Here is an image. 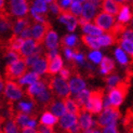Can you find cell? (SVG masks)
<instances>
[{"label": "cell", "mask_w": 133, "mask_h": 133, "mask_svg": "<svg viewBox=\"0 0 133 133\" xmlns=\"http://www.w3.org/2000/svg\"><path fill=\"white\" fill-rule=\"evenodd\" d=\"M63 69V59L61 57V55H57L56 57H54L53 59L50 61V64H49V74L53 77L55 76L57 72L59 74V71Z\"/></svg>", "instance_id": "24"}, {"label": "cell", "mask_w": 133, "mask_h": 133, "mask_svg": "<svg viewBox=\"0 0 133 133\" xmlns=\"http://www.w3.org/2000/svg\"><path fill=\"white\" fill-rule=\"evenodd\" d=\"M11 13L6 12L5 10H2L0 12V34H5L9 30L13 29V24Z\"/></svg>", "instance_id": "11"}, {"label": "cell", "mask_w": 133, "mask_h": 133, "mask_svg": "<svg viewBox=\"0 0 133 133\" xmlns=\"http://www.w3.org/2000/svg\"><path fill=\"white\" fill-rule=\"evenodd\" d=\"M38 81H40V75H38L37 72H35V71H27L17 81V83L23 87V85H25V84H28V85L34 84V83H36Z\"/></svg>", "instance_id": "22"}, {"label": "cell", "mask_w": 133, "mask_h": 133, "mask_svg": "<svg viewBox=\"0 0 133 133\" xmlns=\"http://www.w3.org/2000/svg\"><path fill=\"white\" fill-rule=\"evenodd\" d=\"M82 42L89 46L90 49H92L93 51H98V48H101L98 42V37H93V36H89V35H83L81 37Z\"/></svg>", "instance_id": "33"}, {"label": "cell", "mask_w": 133, "mask_h": 133, "mask_svg": "<svg viewBox=\"0 0 133 133\" xmlns=\"http://www.w3.org/2000/svg\"><path fill=\"white\" fill-rule=\"evenodd\" d=\"M95 16H96V6L92 3V1H87L82 5L81 17L90 23L91 19H93Z\"/></svg>", "instance_id": "20"}, {"label": "cell", "mask_w": 133, "mask_h": 133, "mask_svg": "<svg viewBox=\"0 0 133 133\" xmlns=\"http://www.w3.org/2000/svg\"><path fill=\"white\" fill-rule=\"evenodd\" d=\"M23 43H24V40L19 36L12 35L11 38L9 39V41H8L6 50L14 51V52H16V53H18V54H19V51H21V49H22Z\"/></svg>", "instance_id": "28"}, {"label": "cell", "mask_w": 133, "mask_h": 133, "mask_svg": "<svg viewBox=\"0 0 133 133\" xmlns=\"http://www.w3.org/2000/svg\"><path fill=\"white\" fill-rule=\"evenodd\" d=\"M22 133H38L36 129H31V128H25L22 130Z\"/></svg>", "instance_id": "52"}, {"label": "cell", "mask_w": 133, "mask_h": 133, "mask_svg": "<svg viewBox=\"0 0 133 133\" xmlns=\"http://www.w3.org/2000/svg\"><path fill=\"white\" fill-rule=\"evenodd\" d=\"M29 4L25 0H12L10 1V10L11 15L16 16L17 18L26 17V14L28 13Z\"/></svg>", "instance_id": "9"}, {"label": "cell", "mask_w": 133, "mask_h": 133, "mask_svg": "<svg viewBox=\"0 0 133 133\" xmlns=\"http://www.w3.org/2000/svg\"><path fill=\"white\" fill-rule=\"evenodd\" d=\"M106 83L108 85V89L111 90L121 83V79L118 75H110L106 78Z\"/></svg>", "instance_id": "43"}, {"label": "cell", "mask_w": 133, "mask_h": 133, "mask_svg": "<svg viewBox=\"0 0 133 133\" xmlns=\"http://www.w3.org/2000/svg\"><path fill=\"white\" fill-rule=\"evenodd\" d=\"M37 131H38V133H55L54 130H53V128L44 127V125H40V124H39Z\"/></svg>", "instance_id": "50"}, {"label": "cell", "mask_w": 133, "mask_h": 133, "mask_svg": "<svg viewBox=\"0 0 133 133\" xmlns=\"http://www.w3.org/2000/svg\"><path fill=\"white\" fill-rule=\"evenodd\" d=\"M131 18H133V14L131 13L130 6L122 4L121 10L118 14V22L121 24H124V23H128L129 21H131Z\"/></svg>", "instance_id": "32"}, {"label": "cell", "mask_w": 133, "mask_h": 133, "mask_svg": "<svg viewBox=\"0 0 133 133\" xmlns=\"http://www.w3.org/2000/svg\"><path fill=\"white\" fill-rule=\"evenodd\" d=\"M82 1H71L69 12L74 16H81L82 13Z\"/></svg>", "instance_id": "41"}, {"label": "cell", "mask_w": 133, "mask_h": 133, "mask_svg": "<svg viewBox=\"0 0 133 133\" xmlns=\"http://www.w3.org/2000/svg\"><path fill=\"white\" fill-rule=\"evenodd\" d=\"M48 108L52 114L54 116H56L57 118L58 117L61 118V117H63V116H65L66 114H67V110H66V107H65V104L63 102V99L62 101H53Z\"/></svg>", "instance_id": "21"}, {"label": "cell", "mask_w": 133, "mask_h": 133, "mask_svg": "<svg viewBox=\"0 0 133 133\" xmlns=\"http://www.w3.org/2000/svg\"><path fill=\"white\" fill-rule=\"evenodd\" d=\"M103 133H119L116 127H106L103 129Z\"/></svg>", "instance_id": "51"}, {"label": "cell", "mask_w": 133, "mask_h": 133, "mask_svg": "<svg viewBox=\"0 0 133 133\" xmlns=\"http://www.w3.org/2000/svg\"><path fill=\"white\" fill-rule=\"evenodd\" d=\"M58 21L63 24H65L69 31H74L78 25V18L72 14H70L69 11L63 12V14L58 16Z\"/></svg>", "instance_id": "13"}, {"label": "cell", "mask_w": 133, "mask_h": 133, "mask_svg": "<svg viewBox=\"0 0 133 133\" xmlns=\"http://www.w3.org/2000/svg\"><path fill=\"white\" fill-rule=\"evenodd\" d=\"M121 117V112L119 108H116L114 106H110L108 108H105L99 114L96 122L98 128H106V127H116L117 121Z\"/></svg>", "instance_id": "1"}, {"label": "cell", "mask_w": 133, "mask_h": 133, "mask_svg": "<svg viewBox=\"0 0 133 133\" xmlns=\"http://www.w3.org/2000/svg\"><path fill=\"white\" fill-rule=\"evenodd\" d=\"M118 42H119V46L133 59V41L120 38L118 40Z\"/></svg>", "instance_id": "36"}, {"label": "cell", "mask_w": 133, "mask_h": 133, "mask_svg": "<svg viewBox=\"0 0 133 133\" xmlns=\"http://www.w3.org/2000/svg\"><path fill=\"white\" fill-rule=\"evenodd\" d=\"M58 121V118L56 116H54L51 111H44L41 118H40V125H44V127H49V128H53V125L56 124Z\"/></svg>", "instance_id": "29"}, {"label": "cell", "mask_w": 133, "mask_h": 133, "mask_svg": "<svg viewBox=\"0 0 133 133\" xmlns=\"http://www.w3.org/2000/svg\"><path fill=\"white\" fill-rule=\"evenodd\" d=\"M49 8H50V10H51V12L53 13V14H55V15H57V16L62 15L63 12H64L63 9L61 8V5H59V3L56 2V1H51Z\"/></svg>", "instance_id": "47"}, {"label": "cell", "mask_w": 133, "mask_h": 133, "mask_svg": "<svg viewBox=\"0 0 133 133\" xmlns=\"http://www.w3.org/2000/svg\"><path fill=\"white\" fill-rule=\"evenodd\" d=\"M52 29L51 27V24L49 22H45V23H35L31 27V32H32V38L34 40L37 42L38 45H40L44 40H45V37L48 35L49 30Z\"/></svg>", "instance_id": "6"}, {"label": "cell", "mask_w": 133, "mask_h": 133, "mask_svg": "<svg viewBox=\"0 0 133 133\" xmlns=\"http://www.w3.org/2000/svg\"><path fill=\"white\" fill-rule=\"evenodd\" d=\"M129 88H130L129 80H124V81H121V83L117 85L116 88L109 90L107 97L110 102V105L118 108L119 106L122 104L124 97L127 96L128 92H129Z\"/></svg>", "instance_id": "4"}, {"label": "cell", "mask_w": 133, "mask_h": 133, "mask_svg": "<svg viewBox=\"0 0 133 133\" xmlns=\"http://www.w3.org/2000/svg\"><path fill=\"white\" fill-rule=\"evenodd\" d=\"M115 69V62L109 57H103L99 64V71L103 75H109Z\"/></svg>", "instance_id": "30"}, {"label": "cell", "mask_w": 133, "mask_h": 133, "mask_svg": "<svg viewBox=\"0 0 133 133\" xmlns=\"http://www.w3.org/2000/svg\"><path fill=\"white\" fill-rule=\"evenodd\" d=\"M4 122V117L3 116H0V133H2V129H1V125Z\"/></svg>", "instance_id": "54"}, {"label": "cell", "mask_w": 133, "mask_h": 133, "mask_svg": "<svg viewBox=\"0 0 133 133\" xmlns=\"http://www.w3.org/2000/svg\"><path fill=\"white\" fill-rule=\"evenodd\" d=\"M115 56L117 58V61L120 63L121 65H127L129 63V59H128V55L127 53H125L120 46H118V48L115 50Z\"/></svg>", "instance_id": "39"}, {"label": "cell", "mask_w": 133, "mask_h": 133, "mask_svg": "<svg viewBox=\"0 0 133 133\" xmlns=\"http://www.w3.org/2000/svg\"><path fill=\"white\" fill-rule=\"evenodd\" d=\"M3 88H4V81H3V79H2V77H1V76H0V93H1V92H2Z\"/></svg>", "instance_id": "53"}, {"label": "cell", "mask_w": 133, "mask_h": 133, "mask_svg": "<svg viewBox=\"0 0 133 133\" xmlns=\"http://www.w3.org/2000/svg\"><path fill=\"white\" fill-rule=\"evenodd\" d=\"M48 88L53 95L55 94L57 97L62 98V99L70 96L69 85H68L67 81L63 80L61 77H56V76L51 77L48 82Z\"/></svg>", "instance_id": "3"}, {"label": "cell", "mask_w": 133, "mask_h": 133, "mask_svg": "<svg viewBox=\"0 0 133 133\" xmlns=\"http://www.w3.org/2000/svg\"><path fill=\"white\" fill-rule=\"evenodd\" d=\"M30 118H36V116L35 115H26V114H23V112H21V111H16L13 120H14L15 123L18 125V128H21L23 130L25 128H27Z\"/></svg>", "instance_id": "23"}, {"label": "cell", "mask_w": 133, "mask_h": 133, "mask_svg": "<svg viewBox=\"0 0 133 133\" xmlns=\"http://www.w3.org/2000/svg\"><path fill=\"white\" fill-rule=\"evenodd\" d=\"M78 122V116L72 115V114H66L65 116L61 117L58 119V125L59 128L63 129L64 131L69 130L72 125Z\"/></svg>", "instance_id": "18"}, {"label": "cell", "mask_w": 133, "mask_h": 133, "mask_svg": "<svg viewBox=\"0 0 133 133\" xmlns=\"http://www.w3.org/2000/svg\"><path fill=\"white\" fill-rule=\"evenodd\" d=\"M70 75H71V71L69 68H66V67H63V69L59 71V77H61L63 80H69L70 79Z\"/></svg>", "instance_id": "48"}, {"label": "cell", "mask_w": 133, "mask_h": 133, "mask_svg": "<svg viewBox=\"0 0 133 133\" xmlns=\"http://www.w3.org/2000/svg\"><path fill=\"white\" fill-rule=\"evenodd\" d=\"M26 72H27V65L25 63V59L21 57L11 64H6L4 75L6 81H18Z\"/></svg>", "instance_id": "2"}, {"label": "cell", "mask_w": 133, "mask_h": 133, "mask_svg": "<svg viewBox=\"0 0 133 133\" xmlns=\"http://www.w3.org/2000/svg\"><path fill=\"white\" fill-rule=\"evenodd\" d=\"M82 30L85 32V35L93 37H101L103 35V30L99 27H97L95 24H91V23H88L84 26H82Z\"/></svg>", "instance_id": "34"}, {"label": "cell", "mask_w": 133, "mask_h": 133, "mask_svg": "<svg viewBox=\"0 0 133 133\" xmlns=\"http://www.w3.org/2000/svg\"><path fill=\"white\" fill-rule=\"evenodd\" d=\"M49 64H50V61L48 59V57L44 55H42L38 61L32 65V71L37 72L38 75H43V74H46L49 71Z\"/></svg>", "instance_id": "19"}, {"label": "cell", "mask_w": 133, "mask_h": 133, "mask_svg": "<svg viewBox=\"0 0 133 133\" xmlns=\"http://www.w3.org/2000/svg\"><path fill=\"white\" fill-rule=\"evenodd\" d=\"M94 24L99 27L103 31H107L109 32L110 29L114 27V25L116 24L115 22V16H112L110 14H107L105 12H99L96 14L94 17Z\"/></svg>", "instance_id": "8"}, {"label": "cell", "mask_w": 133, "mask_h": 133, "mask_svg": "<svg viewBox=\"0 0 133 133\" xmlns=\"http://www.w3.org/2000/svg\"><path fill=\"white\" fill-rule=\"evenodd\" d=\"M30 14L31 16L35 18V21H38L39 23H45V22H48V21H45L46 19V15L44 14H41V13H39L35 8H32V6H30Z\"/></svg>", "instance_id": "45"}, {"label": "cell", "mask_w": 133, "mask_h": 133, "mask_svg": "<svg viewBox=\"0 0 133 133\" xmlns=\"http://www.w3.org/2000/svg\"><path fill=\"white\" fill-rule=\"evenodd\" d=\"M50 2L51 1H45V0H36V1H32V8H35L39 13L45 15L46 10H48L46 3H50Z\"/></svg>", "instance_id": "40"}, {"label": "cell", "mask_w": 133, "mask_h": 133, "mask_svg": "<svg viewBox=\"0 0 133 133\" xmlns=\"http://www.w3.org/2000/svg\"><path fill=\"white\" fill-rule=\"evenodd\" d=\"M116 37H114L112 35L106 32L105 35H102L101 37H98V42H99V45L101 46H108V45H111L116 42Z\"/></svg>", "instance_id": "38"}, {"label": "cell", "mask_w": 133, "mask_h": 133, "mask_svg": "<svg viewBox=\"0 0 133 133\" xmlns=\"http://www.w3.org/2000/svg\"><path fill=\"white\" fill-rule=\"evenodd\" d=\"M44 43H45V46L49 50H55V49H57V46H58V36H57V34L53 29L49 30L48 35H46V37H45Z\"/></svg>", "instance_id": "27"}, {"label": "cell", "mask_w": 133, "mask_h": 133, "mask_svg": "<svg viewBox=\"0 0 133 133\" xmlns=\"http://www.w3.org/2000/svg\"><path fill=\"white\" fill-rule=\"evenodd\" d=\"M4 8V1H2V0H0V12H1Z\"/></svg>", "instance_id": "55"}, {"label": "cell", "mask_w": 133, "mask_h": 133, "mask_svg": "<svg viewBox=\"0 0 133 133\" xmlns=\"http://www.w3.org/2000/svg\"><path fill=\"white\" fill-rule=\"evenodd\" d=\"M18 125L15 123L14 120H9L4 124L2 133H18Z\"/></svg>", "instance_id": "44"}, {"label": "cell", "mask_w": 133, "mask_h": 133, "mask_svg": "<svg viewBox=\"0 0 133 133\" xmlns=\"http://www.w3.org/2000/svg\"><path fill=\"white\" fill-rule=\"evenodd\" d=\"M40 45H38L37 42L34 39H28V40H24V43L22 45V49L19 51V56L22 58H27L28 56L32 55L37 51V49Z\"/></svg>", "instance_id": "12"}, {"label": "cell", "mask_w": 133, "mask_h": 133, "mask_svg": "<svg viewBox=\"0 0 133 133\" xmlns=\"http://www.w3.org/2000/svg\"><path fill=\"white\" fill-rule=\"evenodd\" d=\"M35 101H36L37 104H39L40 106H42V107H44V108L46 107V108H48L49 106H50V104L53 102L51 91L45 90V91H44L43 93H41V94L39 95L38 97L35 98Z\"/></svg>", "instance_id": "31"}, {"label": "cell", "mask_w": 133, "mask_h": 133, "mask_svg": "<svg viewBox=\"0 0 133 133\" xmlns=\"http://www.w3.org/2000/svg\"><path fill=\"white\" fill-rule=\"evenodd\" d=\"M124 129L127 130L128 133L133 132V109H129L123 119Z\"/></svg>", "instance_id": "37"}, {"label": "cell", "mask_w": 133, "mask_h": 133, "mask_svg": "<svg viewBox=\"0 0 133 133\" xmlns=\"http://www.w3.org/2000/svg\"><path fill=\"white\" fill-rule=\"evenodd\" d=\"M132 25H133V18H132Z\"/></svg>", "instance_id": "56"}, {"label": "cell", "mask_w": 133, "mask_h": 133, "mask_svg": "<svg viewBox=\"0 0 133 133\" xmlns=\"http://www.w3.org/2000/svg\"><path fill=\"white\" fill-rule=\"evenodd\" d=\"M36 104L37 103L35 99H30L29 102H19L17 104V111H21L26 115H30V112L32 111Z\"/></svg>", "instance_id": "35"}, {"label": "cell", "mask_w": 133, "mask_h": 133, "mask_svg": "<svg viewBox=\"0 0 133 133\" xmlns=\"http://www.w3.org/2000/svg\"><path fill=\"white\" fill-rule=\"evenodd\" d=\"M32 27V26H31ZM31 27L29 28H26L21 35H19V37H21L23 40H28V39H31L32 38V32H31Z\"/></svg>", "instance_id": "49"}, {"label": "cell", "mask_w": 133, "mask_h": 133, "mask_svg": "<svg viewBox=\"0 0 133 133\" xmlns=\"http://www.w3.org/2000/svg\"><path fill=\"white\" fill-rule=\"evenodd\" d=\"M79 124L81 127L82 132H87L90 130H93V125H94V122H93V119L90 112L88 111H81L80 112V116H79Z\"/></svg>", "instance_id": "17"}, {"label": "cell", "mask_w": 133, "mask_h": 133, "mask_svg": "<svg viewBox=\"0 0 133 133\" xmlns=\"http://www.w3.org/2000/svg\"><path fill=\"white\" fill-rule=\"evenodd\" d=\"M104 108V90L96 89L94 91H91V95L89 98V102L85 106V110L92 115L101 114L102 109Z\"/></svg>", "instance_id": "5"}, {"label": "cell", "mask_w": 133, "mask_h": 133, "mask_svg": "<svg viewBox=\"0 0 133 133\" xmlns=\"http://www.w3.org/2000/svg\"><path fill=\"white\" fill-rule=\"evenodd\" d=\"M46 90L45 88V83L42 81H38L34 84L28 85V88L26 89V95H27L30 99H35L39 95L43 93Z\"/></svg>", "instance_id": "15"}, {"label": "cell", "mask_w": 133, "mask_h": 133, "mask_svg": "<svg viewBox=\"0 0 133 133\" xmlns=\"http://www.w3.org/2000/svg\"><path fill=\"white\" fill-rule=\"evenodd\" d=\"M31 27V22L27 17H22V18H17L16 21L13 24V29H12V35L14 36H19L22 32L26 29Z\"/></svg>", "instance_id": "16"}, {"label": "cell", "mask_w": 133, "mask_h": 133, "mask_svg": "<svg viewBox=\"0 0 133 133\" xmlns=\"http://www.w3.org/2000/svg\"><path fill=\"white\" fill-rule=\"evenodd\" d=\"M63 102L65 104V107H66V110H67L68 114H72V115H76V116H80V112H81V109L79 107V105L76 103L75 99H72L69 97H66L63 99Z\"/></svg>", "instance_id": "25"}, {"label": "cell", "mask_w": 133, "mask_h": 133, "mask_svg": "<svg viewBox=\"0 0 133 133\" xmlns=\"http://www.w3.org/2000/svg\"><path fill=\"white\" fill-rule=\"evenodd\" d=\"M88 57H89L90 61H92L94 64H101L102 59H103V55L99 51H92L88 55Z\"/></svg>", "instance_id": "46"}, {"label": "cell", "mask_w": 133, "mask_h": 133, "mask_svg": "<svg viewBox=\"0 0 133 133\" xmlns=\"http://www.w3.org/2000/svg\"><path fill=\"white\" fill-rule=\"evenodd\" d=\"M4 96L9 101H17L24 95L22 85H19L15 81H6L4 85Z\"/></svg>", "instance_id": "7"}, {"label": "cell", "mask_w": 133, "mask_h": 133, "mask_svg": "<svg viewBox=\"0 0 133 133\" xmlns=\"http://www.w3.org/2000/svg\"><path fill=\"white\" fill-rule=\"evenodd\" d=\"M101 6L103 9V12L115 16V15L119 14V12H120V10H121L122 3L118 2V1H112V0H106V1L102 2Z\"/></svg>", "instance_id": "14"}, {"label": "cell", "mask_w": 133, "mask_h": 133, "mask_svg": "<svg viewBox=\"0 0 133 133\" xmlns=\"http://www.w3.org/2000/svg\"><path fill=\"white\" fill-rule=\"evenodd\" d=\"M62 45H64L65 48H72L75 46L77 43V36L76 35H67L65 36L62 40H61Z\"/></svg>", "instance_id": "42"}, {"label": "cell", "mask_w": 133, "mask_h": 133, "mask_svg": "<svg viewBox=\"0 0 133 133\" xmlns=\"http://www.w3.org/2000/svg\"><path fill=\"white\" fill-rule=\"evenodd\" d=\"M90 95H91V91L89 90H83L81 91L80 93H78L75 97V101L76 103L79 105V107H80L81 111H84L85 110V106H87L88 102H89V98H90ZM87 111V110H85Z\"/></svg>", "instance_id": "26"}, {"label": "cell", "mask_w": 133, "mask_h": 133, "mask_svg": "<svg viewBox=\"0 0 133 133\" xmlns=\"http://www.w3.org/2000/svg\"><path fill=\"white\" fill-rule=\"evenodd\" d=\"M68 85H69V90H70L71 94L77 95L78 93L85 90V81L78 72H74V76H72L68 81Z\"/></svg>", "instance_id": "10"}]
</instances>
